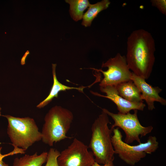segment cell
I'll list each match as a JSON object with an SVG mask.
<instances>
[{
  "label": "cell",
  "instance_id": "cell-3",
  "mask_svg": "<svg viewBox=\"0 0 166 166\" xmlns=\"http://www.w3.org/2000/svg\"><path fill=\"white\" fill-rule=\"evenodd\" d=\"M73 119L72 113L60 106L52 107L46 114L41 132L42 140L50 146L54 143L72 137L66 136Z\"/></svg>",
  "mask_w": 166,
  "mask_h": 166
},
{
  "label": "cell",
  "instance_id": "cell-4",
  "mask_svg": "<svg viewBox=\"0 0 166 166\" xmlns=\"http://www.w3.org/2000/svg\"><path fill=\"white\" fill-rule=\"evenodd\" d=\"M8 121L7 133L14 147L27 150L36 142L42 140V135L34 119L3 115Z\"/></svg>",
  "mask_w": 166,
  "mask_h": 166
},
{
  "label": "cell",
  "instance_id": "cell-11",
  "mask_svg": "<svg viewBox=\"0 0 166 166\" xmlns=\"http://www.w3.org/2000/svg\"><path fill=\"white\" fill-rule=\"evenodd\" d=\"M56 64H52L53 84L49 95L36 106L38 108L41 109L50 103L54 98H57L58 93L60 91L75 89L83 92V89L85 88L84 86L79 87L69 86L61 83L58 81L57 77L56 72Z\"/></svg>",
  "mask_w": 166,
  "mask_h": 166
},
{
  "label": "cell",
  "instance_id": "cell-19",
  "mask_svg": "<svg viewBox=\"0 0 166 166\" xmlns=\"http://www.w3.org/2000/svg\"><path fill=\"white\" fill-rule=\"evenodd\" d=\"M1 148H0V152ZM5 156V155H2L0 153V166H9L8 164L5 163L2 160Z\"/></svg>",
  "mask_w": 166,
  "mask_h": 166
},
{
  "label": "cell",
  "instance_id": "cell-20",
  "mask_svg": "<svg viewBox=\"0 0 166 166\" xmlns=\"http://www.w3.org/2000/svg\"><path fill=\"white\" fill-rule=\"evenodd\" d=\"M1 109H2L0 107V117L2 116L1 112Z\"/></svg>",
  "mask_w": 166,
  "mask_h": 166
},
{
  "label": "cell",
  "instance_id": "cell-12",
  "mask_svg": "<svg viewBox=\"0 0 166 166\" xmlns=\"http://www.w3.org/2000/svg\"><path fill=\"white\" fill-rule=\"evenodd\" d=\"M115 87L119 94L126 100L133 102H143L139 90L132 80L121 83Z\"/></svg>",
  "mask_w": 166,
  "mask_h": 166
},
{
  "label": "cell",
  "instance_id": "cell-17",
  "mask_svg": "<svg viewBox=\"0 0 166 166\" xmlns=\"http://www.w3.org/2000/svg\"><path fill=\"white\" fill-rule=\"evenodd\" d=\"M151 2L152 6L157 8L161 13L166 15V0H152Z\"/></svg>",
  "mask_w": 166,
  "mask_h": 166
},
{
  "label": "cell",
  "instance_id": "cell-9",
  "mask_svg": "<svg viewBox=\"0 0 166 166\" xmlns=\"http://www.w3.org/2000/svg\"><path fill=\"white\" fill-rule=\"evenodd\" d=\"M131 79L139 90L142 99L145 101L149 110L152 111L155 109V101L159 102L162 105H166V100L159 95L162 89L158 86H152L148 83L144 79L132 72Z\"/></svg>",
  "mask_w": 166,
  "mask_h": 166
},
{
  "label": "cell",
  "instance_id": "cell-16",
  "mask_svg": "<svg viewBox=\"0 0 166 166\" xmlns=\"http://www.w3.org/2000/svg\"><path fill=\"white\" fill-rule=\"evenodd\" d=\"M60 153L57 149L50 148L48 152L46 163L45 166H59L57 158Z\"/></svg>",
  "mask_w": 166,
  "mask_h": 166
},
{
  "label": "cell",
  "instance_id": "cell-5",
  "mask_svg": "<svg viewBox=\"0 0 166 166\" xmlns=\"http://www.w3.org/2000/svg\"><path fill=\"white\" fill-rule=\"evenodd\" d=\"M113 132L111 140L115 154H118L121 160L129 165H134L145 157L146 154L155 152L158 148L159 143L155 136H149L145 143L131 145L123 141L119 128H113Z\"/></svg>",
  "mask_w": 166,
  "mask_h": 166
},
{
  "label": "cell",
  "instance_id": "cell-10",
  "mask_svg": "<svg viewBox=\"0 0 166 166\" xmlns=\"http://www.w3.org/2000/svg\"><path fill=\"white\" fill-rule=\"evenodd\" d=\"M100 90L105 93L106 95L92 91L91 92L94 95L108 98L112 101L116 105L118 113L125 114L135 110L142 111L146 106L143 102H133L125 99L119 94L114 86H108L100 87Z\"/></svg>",
  "mask_w": 166,
  "mask_h": 166
},
{
  "label": "cell",
  "instance_id": "cell-13",
  "mask_svg": "<svg viewBox=\"0 0 166 166\" xmlns=\"http://www.w3.org/2000/svg\"><path fill=\"white\" fill-rule=\"evenodd\" d=\"M48 152H43L38 155L36 152L32 155L26 154L14 160L13 166H42L46 162Z\"/></svg>",
  "mask_w": 166,
  "mask_h": 166
},
{
  "label": "cell",
  "instance_id": "cell-15",
  "mask_svg": "<svg viewBox=\"0 0 166 166\" xmlns=\"http://www.w3.org/2000/svg\"><path fill=\"white\" fill-rule=\"evenodd\" d=\"M65 1L69 4L70 14L76 22L82 19L84 11L90 4L88 0H66Z\"/></svg>",
  "mask_w": 166,
  "mask_h": 166
},
{
  "label": "cell",
  "instance_id": "cell-6",
  "mask_svg": "<svg viewBox=\"0 0 166 166\" xmlns=\"http://www.w3.org/2000/svg\"><path fill=\"white\" fill-rule=\"evenodd\" d=\"M102 109L114 121L111 127L112 130L117 127L124 131L125 134L124 142L128 144L135 141L139 144L141 143L140 136H144L151 133L153 129V128L151 125L144 127L140 124L138 117L137 110H134L133 114L130 112L121 114L118 113H114L105 108Z\"/></svg>",
  "mask_w": 166,
  "mask_h": 166
},
{
  "label": "cell",
  "instance_id": "cell-8",
  "mask_svg": "<svg viewBox=\"0 0 166 166\" xmlns=\"http://www.w3.org/2000/svg\"><path fill=\"white\" fill-rule=\"evenodd\" d=\"M83 142L75 138L71 144L62 151L57 158L59 166H92L95 162L92 152Z\"/></svg>",
  "mask_w": 166,
  "mask_h": 166
},
{
  "label": "cell",
  "instance_id": "cell-18",
  "mask_svg": "<svg viewBox=\"0 0 166 166\" xmlns=\"http://www.w3.org/2000/svg\"><path fill=\"white\" fill-rule=\"evenodd\" d=\"M92 166H115V165L113 164V162H110L102 165L95 162Z\"/></svg>",
  "mask_w": 166,
  "mask_h": 166
},
{
  "label": "cell",
  "instance_id": "cell-1",
  "mask_svg": "<svg viewBox=\"0 0 166 166\" xmlns=\"http://www.w3.org/2000/svg\"><path fill=\"white\" fill-rule=\"evenodd\" d=\"M154 40L149 32L140 29L128 37L126 57L128 66L136 75L145 80L152 72L155 61Z\"/></svg>",
  "mask_w": 166,
  "mask_h": 166
},
{
  "label": "cell",
  "instance_id": "cell-2",
  "mask_svg": "<svg viewBox=\"0 0 166 166\" xmlns=\"http://www.w3.org/2000/svg\"><path fill=\"white\" fill-rule=\"evenodd\" d=\"M108 115L102 110L95 120L91 127L92 135L89 147L91 149L95 162L104 164L113 162L114 152L112 144L113 130L109 128Z\"/></svg>",
  "mask_w": 166,
  "mask_h": 166
},
{
  "label": "cell",
  "instance_id": "cell-14",
  "mask_svg": "<svg viewBox=\"0 0 166 166\" xmlns=\"http://www.w3.org/2000/svg\"><path fill=\"white\" fill-rule=\"evenodd\" d=\"M110 3L109 0H103L94 4H90L88 10L84 14L82 25L85 27L90 26L98 14L107 9Z\"/></svg>",
  "mask_w": 166,
  "mask_h": 166
},
{
  "label": "cell",
  "instance_id": "cell-7",
  "mask_svg": "<svg viewBox=\"0 0 166 166\" xmlns=\"http://www.w3.org/2000/svg\"><path fill=\"white\" fill-rule=\"evenodd\" d=\"M101 67H107L108 69L104 71L102 69L91 68L102 73L103 75L104 78L99 84L100 87L108 86L115 87L121 83L131 80L132 72L128 66L126 57L119 53L105 62H103Z\"/></svg>",
  "mask_w": 166,
  "mask_h": 166
}]
</instances>
